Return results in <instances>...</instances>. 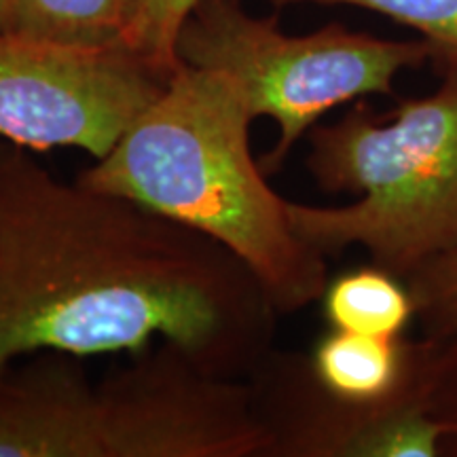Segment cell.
I'll return each mask as SVG.
<instances>
[{"instance_id":"13","label":"cell","mask_w":457,"mask_h":457,"mask_svg":"<svg viewBox=\"0 0 457 457\" xmlns=\"http://www.w3.org/2000/svg\"><path fill=\"white\" fill-rule=\"evenodd\" d=\"M11 30V15H9V0H0V32Z\"/></svg>"},{"instance_id":"7","label":"cell","mask_w":457,"mask_h":457,"mask_svg":"<svg viewBox=\"0 0 457 457\" xmlns=\"http://www.w3.org/2000/svg\"><path fill=\"white\" fill-rule=\"evenodd\" d=\"M313 381L339 403L367 407L407 392V356L392 337L330 330L318 341Z\"/></svg>"},{"instance_id":"5","label":"cell","mask_w":457,"mask_h":457,"mask_svg":"<svg viewBox=\"0 0 457 457\" xmlns=\"http://www.w3.org/2000/svg\"><path fill=\"white\" fill-rule=\"evenodd\" d=\"M180 64L236 77L253 114L276 121L279 138L262 159L265 174L333 108L364 96L394 94L400 71L432 60L421 41H387L328 24L293 37L276 17H254L239 0H199L176 41Z\"/></svg>"},{"instance_id":"8","label":"cell","mask_w":457,"mask_h":457,"mask_svg":"<svg viewBox=\"0 0 457 457\" xmlns=\"http://www.w3.org/2000/svg\"><path fill=\"white\" fill-rule=\"evenodd\" d=\"M145 0H9L11 30L85 47H128Z\"/></svg>"},{"instance_id":"9","label":"cell","mask_w":457,"mask_h":457,"mask_svg":"<svg viewBox=\"0 0 457 457\" xmlns=\"http://www.w3.org/2000/svg\"><path fill=\"white\" fill-rule=\"evenodd\" d=\"M324 318L333 330L396 337L417 310L413 293L384 267H360L328 279L322 293Z\"/></svg>"},{"instance_id":"2","label":"cell","mask_w":457,"mask_h":457,"mask_svg":"<svg viewBox=\"0 0 457 457\" xmlns=\"http://www.w3.org/2000/svg\"><path fill=\"white\" fill-rule=\"evenodd\" d=\"M254 119L236 77L182 64L111 153L77 180L214 239L248 267L273 310L295 313L322 299L327 262L296 236L288 202L253 157Z\"/></svg>"},{"instance_id":"12","label":"cell","mask_w":457,"mask_h":457,"mask_svg":"<svg viewBox=\"0 0 457 457\" xmlns=\"http://www.w3.org/2000/svg\"><path fill=\"white\" fill-rule=\"evenodd\" d=\"M411 276L415 305L424 310L434 330L457 337V253L426 262Z\"/></svg>"},{"instance_id":"6","label":"cell","mask_w":457,"mask_h":457,"mask_svg":"<svg viewBox=\"0 0 457 457\" xmlns=\"http://www.w3.org/2000/svg\"><path fill=\"white\" fill-rule=\"evenodd\" d=\"M171 74L129 47H85L0 32V138L102 159Z\"/></svg>"},{"instance_id":"4","label":"cell","mask_w":457,"mask_h":457,"mask_svg":"<svg viewBox=\"0 0 457 457\" xmlns=\"http://www.w3.org/2000/svg\"><path fill=\"white\" fill-rule=\"evenodd\" d=\"M443 71L432 96L403 100L390 117L358 102L310 129L307 168L318 187L360 197L341 208L288 202L307 245L324 256L362 245L394 276L457 253V62Z\"/></svg>"},{"instance_id":"1","label":"cell","mask_w":457,"mask_h":457,"mask_svg":"<svg viewBox=\"0 0 457 457\" xmlns=\"http://www.w3.org/2000/svg\"><path fill=\"white\" fill-rule=\"evenodd\" d=\"M271 301L237 256L134 199L57 179L0 138V377L20 358L140 353L170 341L244 379Z\"/></svg>"},{"instance_id":"11","label":"cell","mask_w":457,"mask_h":457,"mask_svg":"<svg viewBox=\"0 0 457 457\" xmlns=\"http://www.w3.org/2000/svg\"><path fill=\"white\" fill-rule=\"evenodd\" d=\"M197 3L199 0H145L128 47L162 71L174 74L182 66L176 57V41Z\"/></svg>"},{"instance_id":"10","label":"cell","mask_w":457,"mask_h":457,"mask_svg":"<svg viewBox=\"0 0 457 457\" xmlns=\"http://www.w3.org/2000/svg\"><path fill=\"white\" fill-rule=\"evenodd\" d=\"M276 7L296 3L352 4L392 17L413 28L432 47V60L445 66L457 62V0H270Z\"/></svg>"},{"instance_id":"3","label":"cell","mask_w":457,"mask_h":457,"mask_svg":"<svg viewBox=\"0 0 457 457\" xmlns=\"http://www.w3.org/2000/svg\"><path fill=\"white\" fill-rule=\"evenodd\" d=\"M0 377V457H259L273 436L253 384L170 341L94 381L81 358L32 353Z\"/></svg>"}]
</instances>
